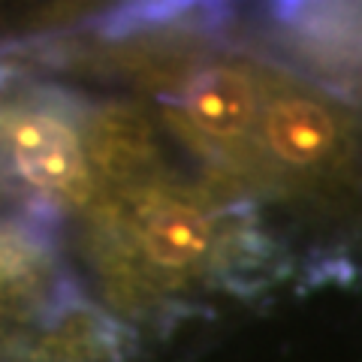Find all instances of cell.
<instances>
[{"mask_svg": "<svg viewBox=\"0 0 362 362\" xmlns=\"http://www.w3.org/2000/svg\"><path fill=\"white\" fill-rule=\"evenodd\" d=\"M90 157L106 175L121 178L151 157V130L133 109L112 106L100 112L90 133Z\"/></svg>", "mask_w": 362, "mask_h": 362, "instance_id": "5b68a950", "label": "cell"}, {"mask_svg": "<svg viewBox=\"0 0 362 362\" xmlns=\"http://www.w3.org/2000/svg\"><path fill=\"white\" fill-rule=\"evenodd\" d=\"M187 121L211 139H242L259 115L254 78L235 66H209L185 85L181 97Z\"/></svg>", "mask_w": 362, "mask_h": 362, "instance_id": "3957f363", "label": "cell"}, {"mask_svg": "<svg viewBox=\"0 0 362 362\" xmlns=\"http://www.w3.org/2000/svg\"><path fill=\"white\" fill-rule=\"evenodd\" d=\"M33 247L28 242H21L13 233H0V272H18L21 266H28Z\"/></svg>", "mask_w": 362, "mask_h": 362, "instance_id": "8992f818", "label": "cell"}, {"mask_svg": "<svg viewBox=\"0 0 362 362\" xmlns=\"http://www.w3.org/2000/svg\"><path fill=\"white\" fill-rule=\"evenodd\" d=\"M142 245L151 263L166 269H185L209 251L211 223L194 206H160L142 233Z\"/></svg>", "mask_w": 362, "mask_h": 362, "instance_id": "277c9868", "label": "cell"}, {"mask_svg": "<svg viewBox=\"0 0 362 362\" xmlns=\"http://www.w3.org/2000/svg\"><path fill=\"white\" fill-rule=\"evenodd\" d=\"M263 142L278 163L314 173L344 157L347 130L344 121L320 100L281 94L269 100L263 112Z\"/></svg>", "mask_w": 362, "mask_h": 362, "instance_id": "7a4b0ae2", "label": "cell"}, {"mask_svg": "<svg viewBox=\"0 0 362 362\" xmlns=\"http://www.w3.org/2000/svg\"><path fill=\"white\" fill-rule=\"evenodd\" d=\"M9 151L18 173L33 187L66 202H85L90 175L76 133L52 115H28L9 124Z\"/></svg>", "mask_w": 362, "mask_h": 362, "instance_id": "6da1fadb", "label": "cell"}]
</instances>
